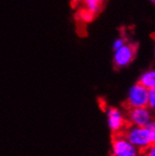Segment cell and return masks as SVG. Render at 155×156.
Wrapping results in <instances>:
<instances>
[{
    "label": "cell",
    "instance_id": "obj_1",
    "mask_svg": "<svg viewBox=\"0 0 155 156\" xmlns=\"http://www.w3.org/2000/svg\"><path fill=\"white\" fill-rule=\"evenodd\" d=\"M121 133L130 143H132L136 148H137L141 151H145L151 144L146 127L128 124Z\"/></svg>",
    "mask_w": 155,
    "mask_h": 156
},
{
    "label": "cell",
    "instance_id": "obj_2",
    "mask_svg": "<svg viewBox=\"0 0 155 156\" xmlns=\"http://www.w3.org/2000/svg\"><path fill=\"white\" fill-rule=\"evenodd\" d=\"M149 90L138 82L132 85L128 91L126 106L128 108H137L148 106Z\"/></svg>",
    "mask_w": 155,
    "mask_h": 156
},
{
    "label": "cell",
    "instance_id": "obj_3",
    "mask_svg": "<svg viewBox=\"0 0 155 156\" xmlns=\"http://www.w3.org/2000/svg\"><path fill=\"white\" fill-rule=\"evenodd\" d=\"M111 152L112 156H142V151L130 143L122 133L114 135Z\"/></svg>",
    "mask_w": 155,
    "mask_h": 156
},
{
    "label": "cell",
    "instance_id": "obj_4",
    "mask_svg": "<svg viewBox=\"0 0 155 156\" xmlns=\"http://www.w3.org/2000/svg\"><path fill=\"white\" fill-rule=\"evenodd\" d=\"M126 119L128 124L146 127L153 119V112L148 107L128 108L126 111Z\"/></svg>",
    "mask_w": 155,
    "mask_h": 156
},
{
    "label": "cell",
    "instance_id": "obj_5",
    "mask_svg": "<svg viewBox=\"0 0 155 156\" xmlns=\"http://www.w3.org/2000/svg\"><path fill=\"white\" fill-rule=\"evenodd\" d=\"M136 46L132 43L126 42L122 47L114 51L113 62L116 68L122 69L129 66L136 58Z\"/></svg>",
    "mask_w": 155,
    "mask_h": 156
},
{
    "label": "cell",
    "instance_id": "obj_6",
    "mask_svg": "<svg viewBox=\"0 0 155 156\" xmlns=\"http://www.w3.org/2000/svg\"><path fill=\"white\" fill-rule=\"evenodd\" d=\"M106 118L107 125L114 135L121 133L128 125L125 115L117 107H108L106 110Z\"/></svg>",
    "mask_w": 155,
    "mask_h": 156
},
{
    "label": "cell",
    "instance_id": "obj_7",
    "mask_svg": "<svg viewBox=\"0 0 155 156\" xmlns=\"http://www.w3.org/2000/svg\"><path fill=\"white\" fill-rule=\"evenodd\" d=\"M138 83L148 90L155 87V69H150L144 72L139 77Z\"/></svg>",
    "mask_w": 155,
    "mask_h": 156
},
{
    "label": "cell",
    "instance_id": "obj_8",
    "mask_svg": "<svg viewBox=\"0 0 155 156\" xmlns=\"http://www.w3.org/2000/svg\"><path fill=\"white\" fill-rule=\"evenodd\" d=\"M83 3L84 9L96 16L101 12L104 6V0H83Z\"/></svg>",
    "mask_w": 155,
    "mask_h": 156
},
{
    "label": "cell",
    "instance_id": "obj_9",
    "mask_svg": "<svg viewBox=\"0 0 155 156\" xmlns=\"http://www.w3.org/2000/svg\"><path fill=\"white\" fill-rule=\"evenodd\" d=\"M77 18L80 21H82L83 23H91L93 19L95 18V15H93L90 12H87L85 9H82L77 13Z\"/></svg>",
    "mask_w": 155,
    "mask_h": 156
},
{
    "label": "cell",
    "instance_id": "obj_10",
    "mask_svg": "<svg viewBox=\"0 0 155 156\" xmlns=\"http://www.w3.org/2000/svg\"><path fill=\"white\" fill-rule=\"evenodd\" d=\"M151 143H155V119L153 118L146 126Z\"/></svg>",
    "mask_w": 155,
    "mask_h": 156
},
{
    "label": "cell",
    "instance_id": "obj_11",
    "mask_svg": "<svg viewBox=\"0 0 155 156\" xmlns=\"http://www.w3.org/2000/svg\"><path fill=\"white\" fill-rule=\"evenodd\" d=\"M148 107L154 112L155 111V87L149 90V100H148Z\"/></svg>",
    "mask_w": 155,
    "mask_h": 156
},
{
    "label": "cell",
    "instance_id": "obj_12",
    "mask_svg": "<svg viewBox=\"0 0 155 156\" xmlns=\"http://www.w3.org/2000/svg\"><path fill=\"white\" fill-rule=\"evenodd\" d=\"M126 42H127V41H126V40H125L124 38H122V37H118V38H117V39L113 41L112 48H113L114 51H116V50L119 49L120 47H122Z\"/></svg>",
    "mask_w": 155,
    "mask_h": 156
},
{
    "label": "cell",
    "instance_id": "obj_13",
    "mask_svg": "<svg viewBox=\"0 0 155 156\" xmlns=\"http://www.w3.org/2000/svg\"><path fill=\"white\" fill-rule=\"evenodd\" d=\"M142 156H155V143H151L145 151H143Z\"/></svg>",
    "mask_w": 155,
    "mask_h": 156
},
{
    "label": "cell",
    "instance_id": "obj_14",
    "mask_svg": "<svg viewBox=\"0 0 155 156\" xmlns=\"http://www.w3.org/2000/svg\"><path fill=\"white\" fill-rule=\"evenodd\" d=\"M149 1H150V3H152L153 5H155V0H149Z\"/></svg>",
    "mask_w": 155,
    "mask_h": 156
},
{
    "label": "cell",
    "instance_id": "obj_15",
    "mask_svg": "<svg viewBox=\"0 0 155 156\" xmlns=\"http://www.w3.org/2000/svg\"><path fill=\"white\" fill-rule=\"evenodd\" d=\"M154 55H155V49H154Z\"/></svg>",
    "mask_w": 155,
    "mask_h": 156
}]
</instances>
